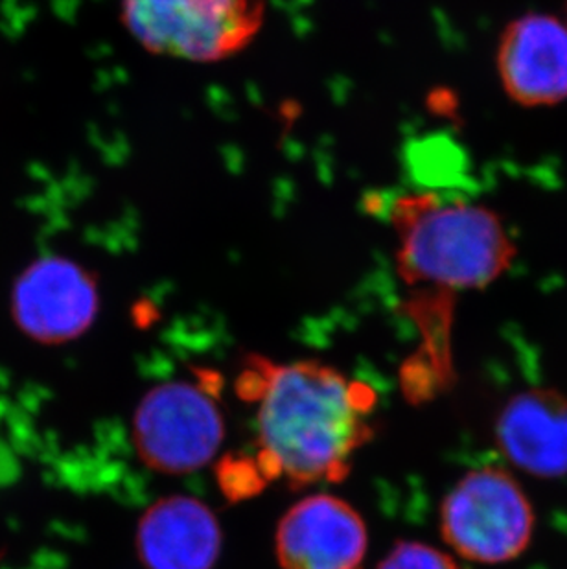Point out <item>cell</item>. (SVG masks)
<instances>
[{"label":"cell","mask_w":567,"mask_h":569,"mask_svg":"<svg viewBox=\"0 0 567 569\" xmlns=\"http://www.w3.org/2000/svg\"><path fill=\"white\" fill-rule=\"evenodd\" d=\"M126 30L156 56L216 63L240 54L266 19L263 0H120Z\"/></svg>","instance_id":"3957f363"},{"label":"cell","mask_w":567,"mask_h":569,"mask_svg":"<svg viewBox=\"0 0 567 569\" xmlns=\"http://www.w3.org/2000/svg\"><path fill=\"white\" fill-rule=\"evenodd\" d=\"M223 535L215 512L190 496H168L137 526V555L146 569H212Z\"/></svg>","instance_id":"9c48e42d"},{"label":"cell","mask_w":567,"mask_h":569,"mask_svg":"<svg viewBox=\"0 0 567 569\" xmlns=\"http://www.w3.org/2000/svg\"><path fill=\"white\" fill-rule=\"evenodd\" d=\"M238 386L258 403L255 467L263 479H284L291 489L341 481L372 439L375 392L334 367L251 356Z\"/></svg>","instance_id":"6da1fadb"},{"label":"cell","mask_w":567,"mask_h":569,"mask_svg":"<svg viewBox=\"0 0 567 569\" xmlns=\"http://www.w3.org/2000/svg\"><path fill=\"white\" fill-rule=\"evenodd\" d=\"M505 457L540 478L567 473V398L553 389H530L510 398L496 425Z\"/></svg>","instance_id":"30bf717a"},{"label":"cell","mask_w":567,"mask_h":569,"mask_svg":"<svg viewBox=\"0 0 567 569\" xmlns=\"http://www.w3.org/2000/svg\"><path fill=\"white\" fill-rule=\"evenodd\" d=\"M223 439L226 420L203 383L171 380L156 386L135 411V450L156 472H196L215 459Z\"/></svg>","instance_id":"5b68a950"},{"label":"cell","mask_w":567,"mask_h":569,"mask_svg":"<svg viewBox=\"0 0 567 569\" xmlns=\"http://www.w3.org/2000/svg\"><path fill=\"white\" fill-rule=\"evenodd\" d=\"M535 512L507 470H471L446 496L440 512L445 542L462 559L501 565L529 548Z\"/></svg>","instance_id":"277c9868"},{"label":"cell","mask_w":567,"mask_h":569,"mask_svg":"<svg viewBox=\"0 0 567 569\" xmlns=\"http://www.w3.org/2000/svg\"><path fill=\"white\" fill-rule=\"evenodd\" d=\"M376 569H462L450 555L422 542H400Z\"/></svg>","instance_id":"8fae6325"},{"label":"cell","mask_w":567,"mask_h":569,"mask_svg":"<svg viewBox=\"0 0 567 569\" xmlns=\"http://www.w3.org/2000/svg\"><path fill=\"white\" fill-rule=\"evenodd\" d=\"M498 72L505 92L521 106L567 100V24L541 13L518 17L499 41Z\"/></svg>","instance_id":"ba28073f"},{"label":"cell","mask_w":567,"mask_h":569,"mask_svg":"<svg viewBox=\"0 0 567 569\" xmlns=\"http://www.w3.org/2000/svg\"><path fill=\"white\" fill-rule=\"evenodd\" d=\"M10 312L19 332L36 343H70L86 336L97 321V277L72 258H38L11 286Z\"/></svg>","instance_id":"8992f818"},{"label":"cell","mask_w":567,"mask_h":569,"mask_svg":"<svg viewBox=\"0 0 567 569\" xmlns=\"http://www.w3.org/2000/svg\"><path fill=\"white\" fill-rule=\"evenodd\" d=\"M369 546L358 510L338 496H308L282 516L275 549L282 569H361Z\"/></svg>","instance_id":"52a82bcc"},{"label":"cell","mask_w":567,"mask_h":569,"mask_svg":"<svg viewBox=\"0 0 567 569\" xmlns=\"http://www.w3.org/2000/svg\"><path fill=\"white\" fill-rule=\"evenodd\" d=\"M400 280L411 310L431 333H446L454 297L481 290L510 268L516 246L493 210L448 201L431 192H406L389 207Z\"/></svg>","instance_id":"7a4b0ae2"}]
</instances>
